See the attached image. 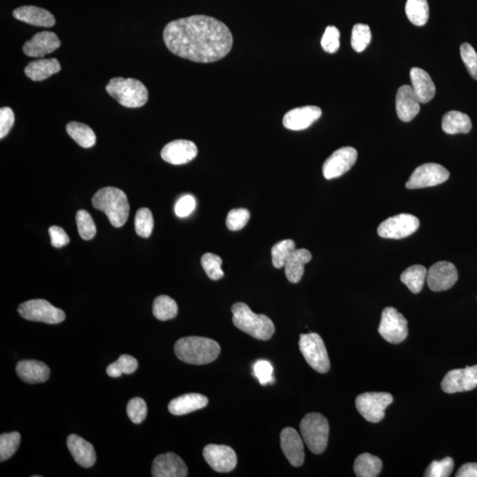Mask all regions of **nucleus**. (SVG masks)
<instances>
[{
	"label": "nucleus",
	"instance_id": "13",
	"mask_svg": "<svg viewBox=\"0 0 477 477\" xmlns=\"http://www.w3.org/2000/svg\"><path fill=\"white\" fill-rule=\"evenodd\" d=\"M357 160V150L353 147H343L334 152L323 166L326 179L339 178L354 167Z\"/></svg>",
	"mask_w": 477,
	"mask_h": 477
},
{
	"label": "nucleus",
	"instance_id": "52",
	"mask_svg": "<svg viewBox=\"0 0 477 477\" xmlns=\"http://www.w3.org/2000/svg\"><path fill=\"white\" fill-rule=\"evenodd\" d=\"M456 477H477V463H466L458 469Z\"/></svg>",
	"mask_w": 477,
	"mask_h": 477
},
{
	"label": "nucleus",
	"instance_id": "15",
	"mask_svg": "<svg viewBox=\"0 0 477 477\" xmlns=\"http://www.w3.org/2000/svg\"><path fill=\"white\" fill-rule=\"evenodd\" d=\"M458 278V271L454 264L450 262H438L429 268L426 281L429 289L434 292L446 291L456 283Z\"/></svg>",
	"mask_w": 477,
	"mask_h": 477
},
{
	"label": "nucleus",
	"instance_id": "28",
	"mask_svg": "<svg viewBox=\"0 0 477 477\" xmlns=\"http://www.w3.org/2000/svg\"><path fill=\"white\" fill-rule=\"evenodd\" d=\"M61 70V65L57 58H41L29 62L24 69L25 75L34 82H41Z\"/></svg>",
	"mask_w": 477,
	"mask_h": 477
},
{
	"label": "nucleus",
	"instance_id": "31",
	"mask_svg": "<svg viewBox=\"0 0 477 477\" xmlns=\"http://www.w3.org/2000/svg\"><path fill=\"white\" fill-rule=\"evenodd\" d=\"M382 466L383 463L379 457L365 453L355 460L354 471L358 477H376L380 474Z\"/></svg>",
	"mask_w": 477,
	"mask_h": 477
},
{
	"label": "nucleus",
	"instance_id": "29",
	"mask_svg": "<svg viewBox=\"0 0 477 477\" xmlns=\"http://www.w3.org/2000/svg\"><path fill=\"white\" fill-rule=\"evenodd\" d=\"M311 253L305 248L295 249L285 264V277L293 284L298 283L304 274V266L310 262Z\"/></svg>",
	"mask_w": 477,
	"mask_h": 477
},
{
	"label": "nucleus",
	"instance_id": "25",
	"mask_svg": "<svg viewBox=\"0 0 477 477\" xmlns=\"http://www.w3.org/2000/svg\"><path fill=\"white\" fill-rule=\"evenodd\" d=\"M17 375L28 384L43 383L49 379L51 370L46 363L36 360H25L18 362Z\"/></svg>",
	"mask_w": 477,
	"mask_h": 477
},
{
	"label": "nucleus",
	"instance_id": "43",
	"mask_svg": "<svg viewBox=\"0 0 477 477\" xmlns=\"http://www.w3.org/2000/svg\"><path fill=\"white\" fill-rule=\"evenodd\" d=\"M127 413L134 424H142L147 416V405L145 399L139 397L130 399L127 407Z\"/></svg>",
	"mask_w": 477,
	"mask_h": 477
},
{
	"label": "nucleus",
	"instance_id": "36",
	"mask_svg": "<svg viewBox=\"0 0 477 477\" xmlns=\"http://www.w3.org/2000/svg\"><path fill=\"white\" fill-rule=\"evenodd\" d=\"M295 251V242L293 240H284L278 242L271 248L273 264L276 269H281L285 266L286 261Z\"/></svg>",
	"mask_w": 477,
	"mask_h": 477
},
{
	"label": "nucleus",
	"instance_id": "32",
	"mask_svg": "<svg viewBox=\"0 0 477 477\" xmlns=\"http://www.w3.org/2000/svg\"><path fill=\"white\" fill-rule=\"evenodd\" d=\"M67 132L73 141L83 148H91L97 142L94 131L86 124L72 121L67 125Z\"/></svg>",
	"mask_w": 477,
	"mask_h": 477
},
{
	"label": "nucleus",
	"instance_id": "46",
	"mask_svg": "<svg viewBox=\"0 0 477 477\" xmlns=\"http://www.w3.org/2000/svg\"><path fill=\"white\" fill-rule=\"evenodd\" d=\"M461 56L464 62L469 75L477 80V53L474 48L468 43H462L461 46Z\"/></svg>",
	"mask_w": 477,
	"mask_h": 477
},
{
	"label": "nucleus",
	"instance_id": "8",
	"mask_svg": "<svg viewBox=\"0 0 477 477\" xmlns=\"http://www.w3.org/2000/svg\"><path fill=\"white\" fill-rule=\"evenodd\" d=\"M394 402L388 392H365L355 399L358 412L369 423H380L384 419L385 409Z\"/></svg>",
	"mask_w": 477,
	"mask_h": 477
},
{
	"label": "nucleus",
	"instance_id": "50",
	"mask_svg": "<svg viewBox=\"0 0 477 477\" xmlns=\"http://www.w3.org/2000/svg\"><path fill=\"white\" fill-rule=\"evenodd\" d=\"M49 234L51 236V245L54 248H60L68 245L70 238H69L67 233L62 227L53 226L49 229Z\"/></svg>",
	"mask_w": 477,
	"mask_h": 477
},
{
	"label": "nucleus",
	"instance_id": "21",
	"mask_svg": "<svg viewBox=\"0 0 477 477\" xmlns=\"http://www.w3.org/2000/svg\"><path fill=\"white\" fill-rule=\"evenodd\" d=\"M321 115L322 110L318 106H303L290 110L286 112L283 118V125L289 130H304L320 118Z\"/></svg>",
	"mask_w": 477,
	"mask_h": 477
},
{
	"label": "nucleus",
	"instance_id": "42",
	"mask_svg": "<svg viewBox=\"0 0 477 477\" xmlns=\"http://www.w3.org/2000/svg\"><path fill=\"white\" fill-rule=\"evenodd\" d=\"M454 462L452 458L446 457L441 461H432L424 473L425 477H449L452 474Z\"/></svg>",
	"mask_w": 477,
	"mask_h": 477
},
{
	"label": "nucleus",
	"instance_id": "14",
	"mask_svg": "<svg viewBox=\"0 0 477 477\" xmlns=\"http://www.w3.org/2000/svg\"><path fill=\"white\" fill-rule=\"evenodd\" d=\"M441 387L449 394L474 390L477 387V365L451 370L444 377Z\"/></svg>",
	"mask_w": 477,
	"mask_h": 477
},
{
	"label": "nucleus",
	"instance_id": "34",
	"mask_svg": "<svg viewBox=\"0 0 477 477\" xmlns=\"http://www.w3.org/2000/svg\"><path fill=\"white\" fill-rule=\"evenodd\" d=\"M406 14L414 25L424 26L427 23L429 16V9L427 0H407Z\"/></svg>",
	"mask_w": 477,
	"mask_h": 477
},
{
	"label": "nucleus",
	"instance_id": "7",
	"mask_svg": "<svg viewBox=\"0 0 477 477\" xmlns=\"http://www.w3.org/2000/svg\"><path fill=\"white\" fill-rule=\"evenodd\" d=\"M300 352L308 365L318 373H327L331 362L326 350L324 340L318 333L300 334L299 340Z\"/></svg>",
	"mask_w": 477,
	"mask_h": 477
},
{
	"label": "nucleus",
	"instance_id": "12",
	"mask_svg": "<svg viewBox=\"0 0 477 477\" xmlns=\"http://www.w3.org/2000/svg\"><path fill=\"white\" fill-rule=\"evenodd\" d=\"M419 219L411 214H399L384 220L377 229L382 238L399 240L409 237L419 229Z\"/></svg>",
	"mask_w": 477,
	"mask_h": 477
},
{
	"label": "nucleus",
	"instance_id": "24",
	"mask_svg": "<svg viewBox=\"0 0 477 477\" xmlns=\"http://www.w3.org/2000/svg\"><path fill=\"white\" fill-rule=\"evenodd\" d=\"M69 452L73 460L83 468H90L97 461V455L94 446L80 436L71 434L67 440Z\"/></svg>",
	"mask_w": 477,
	"mask_h": 477
},
{
	"label": "nucleus",
	"instance_id": "47",
	"mask_svg": "<svg viewBox=\"0 0 477 477\" xmlns=\"http://www.w3.org/2000/svg\"><path fill=\"white\" fill-rule=\"evenodd\" d=\"M253 372H254L255 376L258 377L260 384L262 385L273 383V367L266 360H259V361L256 362L255 365H253Z\"/></svg>",
	"mask_w": 477,
	"mask_h": 477
},
{
	"label": "nucleus",
	"instance_id": "4",
	"mask_svg": "<svg viewBox=\"0 0 477 477\" xmlns=\"http://www.w3.org/2000/svg\"><path fill=\"white\" fill-rule=\"evenodd\" d=\"M232 312L234 325L241 331L260 340H269L273 336L275 326L267 315L255 314L243 303L234 304Z\"/></svg>",
	"mask_w": 477,
	"mask_h": 477
},
{
	"label": "nucleus",
	"instance_id": "30",
	"mask_svg": "<svg viewBox=\"0 0 477 477\" xmlns=\"http://www.w3.org/2000/svg\"><path fill=\"white\" fill-rule=\"evenodd\" d=\"M471 128V120L463 112L451 111L443 117L442 130L446 134H468Z\"/></svg>",
	"mask_w": 477,
	"mask_h": 477
},
{
	"label": "nucleus",
	"instance_id": "27",
	"mask_svg": "<svg viewBox=\"0 0 477 477\" xmlns=\"http://www.w3.org/2000/svg\"><path fill=\"white\" fill-rule=\"evenodd\" d=\"M208 399L203 394H187L179 396L169 403V412L174 416H184L194 411L204 409L208 405Z\"/></svg>",
	"mask_w": 477,
	"mask_h": 477
},
{
	"label": "nucleus",
	"instance_id": "19",
	"mask_svg": "<svg viewBox=\"0 0 477 477\" xmlns=\"http://www.w3.org/2000/svg\"><path fill=\"white\" fill-rule=\"evenodd\" d=\"M281 446L285 456L293 467H300L304 463V446L298 431L293 428H285L281 433Z\"/></svg>",
	"mask_w": 477,
	"mask_h": 477
},
{
	"label": "nucleus",
	"instance_id": "37",
	"mask_svg": "<svg viewBox=\"0 0 477 477\" xmlns=\"http://www.w3.org/2000/svg\"><path fill=\"white\" fill-rule=\"evenodd\" d=\"M20 443L19 432L3 433L0 436V461H6L12 457L19 449Z\"/></svg>",
	"mask_w": 477,
	"mask_h": 477
},
{
	"label": "nucleus",
	"instance_id": "48",
	"mask_svg": "<svg viewBox=\"0 0 477 477\" xmlns=\"http://www.w3.org/2000/svg\"><path fill=\"white\" fill-rule=\"evenodd\" d=\"M196 206V201L194 197L187 194V196L179 198L174 207L175 214L179 218H186L194 211Z\"/></svg>",
	"mask_w": 477,
	"mask_h": 477
},
{
	"label": "nucleus",
	"instance_id": "5",
	"mask_svg": "<svg viewBox=\"0 0 477 477\" xmlns=\"http://www.w3.org/2000/svg\"><path fill=\"white\" fill-rule=\"evenodd\" d=\"M108 93L127 108H139L148 101L147 88L137 79L116 77L105 88Z\"/></svg>",
	"mask_w": 477,
	"mask_h": 477
},
{
	"label": "nucleus",
	"instance_id": "18",
	"mask_svg": "<svg viewBox=\"0 0 477 477\" xmlns=\"http://www.w3.org/2000/svg\"><path fill=\"white\" fill-rule=\"evenodd\" d=\"M154 477H186L188 467L181 457L174 453L160 454L152 464Z\"/></svg>",
	"mask_w": 477,
	"mask_h": 477
},
{
	"label": "nucleus",
	"instance_id": "41",
	"mask_svg": "<svg viewBox=\"0 0 477 477\" xmlns=\"http://www.w3.org/2000/svg\"><path fill=\"white\" fill-rule=\"evenodd\" d=\"M201 266H203L207 276L211 281H219L224 277V271L221 269L222 259L219 256L206 253L201 259Z\"/></svg>",
	"mask_w": 477,
	"mask_h": 477
},
{
	"label": "nucleus",
	"instance_id": "38",
	"mask_svg": "<svg viewBox=\"0 0 477 477\" xmlns=\"http://www.w3.org/2000/svg\"><path fill=\"white\" fill-rule=\"evenodd\" d=\"M372 41V31L368 25L355 24L352 31L351 46L357 53H362Z\"/></svg>",
	"mask_w": 477,
	"mask_h": 477
},
{
	"label": "nucleus",
	"instance_id": "26",
	"mask_svg": "<svg viewBox=\"0 0 477 477\" xmlns=\"http://www.w3.org/2000/svg\"><path fill=\"white\" fill-rule=\"evenodd\" d=\"M411 83L416 97L421 104H427L435 97L436 86L431 76L424 69L413 68L410 70Z\"/></svg>",
	"mask_w": 477,
	"mask_h": 477
},
{
	"label": "nucleus",
	"instance_id": "17",
	"mask_svg": "<svg viewBox=\"0 0 477 477\" xmlns=\"http://www.w3.org/2000/svg\"><path fill=\"white\" fill-rule=\"evenodd\" d=\"M197 153V147L193 142L175 140L164 145L161 150V157L169 164L179 166L196 159Z\"/></svg>",
	"mask_w": 477,
	"mask_h": 477
},
{
	"label": "nucleus",
	"instance_id": "33",
	"mask_svg": "<svg viewBox=\"0 0 477 477\" xmlns=\"http://www.w3.org/2000/svg\"><path fill=\"white\" fill-rule=\"evenodd\" d=\"M428 271L423 266H412L403 271L401 281L413 293H419L426 281Z\"/></svg>",
	"mask_w": 477,
	"mask_h": 477
},
{
	"label": "nucleus",
	"instance_id": "2",
	"mask_svg": "<svg viewBox=\"0 0 477 477\" xmlns=\"http://www.w3.org/2000/svg\"><path fill=\"white\" fill-rule=\"evenodd\" d=\"M176 357L182 362L194 365H204L219 357L220 346L208 337H185L179 339L174 346Z\"/></svg>",
	"mask_w": 477,
	"mask_h": 477
},
{
	"label": "nucleus",
	"instance_id": "22",
	"mask_svg": "<svg viewBox=\"0 0 477 477\" xmlns=\"http://www.w3.org/2000/svg\"><path fill=\"white\" fill-rule=\"evenodd\" d=\"M420 104L412 87L404 85L399 88L396 95V112L399 120L409 122L416 118L420 112Z\"/></svg>",
	"mask_w": 477,
	"mask_h": 477
},
{
	"label": "nucleus",
	"instance_id": "16",
	"mask_svg": "<svg viewBox=\"0 0 477 477\" xmlns=\"http://www.w3.org/2000/svg\"><path fill=\"white\" fill-rule=\"evenodd\" d=\"M204 457L214 471L229 473L237 465V455L230 446L210 444L204 447Z\"/></svg>",
	"mask_w": 477,
	"mask_h": 477
},
{
	"label": "nucleus",
	"instance_id": "51",
	"mask_svg": "<svg viewBox=\"0 0 477 477\" xmlns=\"http://www.w3.org/2000/svg\"><path fill=\"white\" fill-rule=\"evenodd\" d=\"M115 363L120 372H122V374H127V375L133 374L138 368L137 360L131 357V355H120Z\"/></svg>",
	"mask_w": 477,
	"mask_h": 477
},
{
	"label": "nucleus",
	"instance_id": "3",
	"mask_svg": "<svg viewBox=\"0 0 477 477\" xmlns=\"http://www.w3.org/2000/svg\"><path fill=\"white\" fill-rule=\"evenodd\" d=\"M93 205L97 210L105 212L115 227L123 226L130 216L127 194L113 187L99 189L93 198Z\"/></svg>",
	"mask_w": 477,
	"mask_h": 477
},
{
	"label": "nucleus",
	"instance_id": "49",
	"mask_svg": "<svg viewBox=\"0 0 477 477\" xmlns=\"http://www.w3.org/2000/svg\"><path fill=\"white\" fill-rule=\"evenodd\" d=\"M14 113L10 108L0 109V138L3 139L9 135L14 124Z\"/></svg>",
	"mask_w": 477,
	"mask_h": 477
},
{
	"label": "nucleus",
	"instance_id": "53",
	"mask_svg": "<svg viewBox=\"0 0 477 477\" xmlns=\"http://www.w3.org/2000/svg\"><path fill=\"white\" fill-rule=\"evenodd\" d=\"M106 372H108L109 377H115H115H120L122 375V372H120L115 362L112 363V365H110L108 367Z\"/></svg>",
	"mask_w": 477,
	"mask_h": 477
},
{
	"label": "nucleus",
	"instance_id": "6",
	"mask_svg": "<svg viewBox=\"0 0 477 477\" xmlns=\"http://www.w3.org/2000/svg\"><path fill=\"white\" fill-rule=\"evenodd\" d=\"M300 429L304 442L312 453L321 454L325 452L328 445L330 427L328 420L323 414H306L300 421Z\"/></svg>",
	"mask_w": 477,
	"mask_h": 477
},
{
	"label": "nucleus",
	"instance_id": "44",
	"mask_svg": "<svg viewBox=\"0 0 477 477\" xmlns=\"http://www.w3.org/2000/svg\"><path fill=\"white\" fill-rule=\"evenodd\" d=\"M251 214L246 209H234L226 218V226L230 231H240L247 225Z\"/></svg>",
	"mask_w": 477,
	"mask_h": 477
},
{
	"label": "nucleus",
	"instance_id": "20",
	"mask_svg": "<svg viewBox=\"0 0 477 477\" xmlns=\"http://www.w3.org/2000/svg\"><path fill=\"white\" fill-rule=\"evenodd\" d=\"M61 40L53 32L42 31L25 43L23 53L28 57L43 58L61 47Z\"/></svg>",
	"mask_w": 477,
	"mask_h": 477
},
{
	"label": "nucleus",
	"instance_id": "39",
	"mask_svg": "<svg viewBox=\"0 0 477 477\" xmlns=\"http://www.w3.org/2000/svg\"><path fill=\"white\" fill-rule=\"evenodd\" d=\"M135 232L139 236L149 238L154 229V219L152 211L148 208H142L135 214Z\"/></svg>",
	"mask_w": 477,
	"mask_h": 477
},
{
	"label": "nucleus",
	"instance_id": "10",
	"mask_svg": "<svg viewBox=\"0 0 477 477\" xmlns=\"http://www.w3.org/2000/svg\"><path fill=\"white\" fill-rule=\"evenodd\" d=\"M379 332L389 343H401L409 334L407 319L395 308H385L382 313Z\"/></svg>",
	"mask_w": 477,
	"mask_h": 477
},
{
	"label": "nucleus",
	"instance_id": "40",
	"mask_svg": "<svg viewBox=\"0 0 477 477\" xmlns=\"http://www.w3.org/2000/svg\"><path fill=\"white\" fill-rule=\"evenodd\" d=\"M76 224L80 236L85 241L93 238L97 234V227L93 216L85 210H80L76 214Z\"/></svg>",
	"mask_w": 477,
	"mask_h": 477
},
{
	"label": "nucleus",
	"instance_id": "9",
	"mask_svg": "<svg viewBox=\"0 0 477 477\" xmlns=\"http://www.w3.org/2000/svg\"><path fill=\"white\" fill-rule=\"evenodd\" d=\"M18 312L26 320L42 322L48 325L61 324L65 319L63 310L41 299L31 300L21 303L18 308Z\"/></svg>",
	"mask_w": 477,
	"mask_h": 477
},
{
	"label": "nucleus",
	"instance_id": "35",
	"mask_svg": "<svg viewBox=\"0 0 477 477\" xmlns=\"http://www.w3.org/2000/svg\"><path fill=\"white\" fill-rule=\"evenodd\" d=\"M178 313V305L174 299L167 295L157 297L153 303V315L160 321L174 318Z\"/></svg>",
	"mask_w": 477,
	"mask_h": 477
},
{
	"label": "nucleus",
	"instance_id": "45",
	"mask_svg": "<svg viewBox=\"0 0 477 477\" xmlns=\"http://www.w3.org/2000/svg\"><path fill=\"white\" fill-rule=\"evenodd\" d=\"M340 33L339 29L334 26L326 28L324 35L321 39V46L326 53H335L339 51Z\"/></svg>",
	"mask_w": 477,
	"mask_h": 477
},
{
	"label": "nucleus",
	"instance_id": "11",
	"mask_svg": "<svg viewBox=\"0 0 477 477\" xmlns=\"http://www.w3.org/2000/svg\"><path fill=\"white\" fill-rule=\"evenodd\" d=\"M450 177V172L441 164L429 163L421 164L413 172L406 188L416 189L435 187L446 182Z\"/></svg>",
	"mask_w": 477,
	"mask_h": 477
},
{
	"label": "nucleus",
	"instance_id": "23",
	"mask_svg": "<svg viewBox=\"0 0 477 477\" xmlns=\"http://www.w3.org/2000/svg\"><path fill=\"white\" fill-rule=\"evenodd\" d=\"M13 16L25 23L36 27L51 28L56 23L54 16L49 11L35 6L18 7L14 11Z\"/></svg>",
	"mask_w": 477,
	"mask_h": 477
},
{
	"label": "nucleus",
	"instance_id": "1",
	"mask_svg": "<svg viewBox=\"0 0 477 477\" xmlns=\"http://www.w3.org/2000/svg\"><path fill=\"white\" fill-rule=\"evenodd\" d=\"M163 38L172 53L197 63H214L222 60L234 45L229 27L206 16L171 21L164 28Z\"/></svg>",
	"mask_w": 477,
	"mask_h": 477
}]
</instances>
